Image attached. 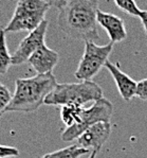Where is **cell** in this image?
Instances as JSON below:
<instances>
[{"label":"cell","mask_w":147,"mask_h":158,"mask_svg":"<svg viewBox=\"0 0 147 158\" xmlns=\"http://www.w3.org/2000/svg\"><path fill=\"white\" fill-rule=\"evenodd\" d=\"M96 19H97V23H100V26L106 30L112 44L121 43L124 40H126L127 32L125 23L120 17L98 10Z\"/></svg>","instance_id":"9"},{"label":"cell","mask_w":147,"mask_h":158,"mask_svg":"<svg viewBox=\"0 0 147 158\" xmlns=\"http://www.w3.org/2000/svg\"><path fill=\"white\" fill-rule=\"evenodd\" d=\"M57 85L52 72L16 80V88L6 111L32 113L45 103L46 98Z\"/></svg>","instance_id":"2"},{"label":"cell","mask_w":147,"mask_h":158,"mask_svg":"<svg viewBox=\"0 0 147 158\" xmlns=\"http://www.w3.org/2000/svg\"><path fill=\"white\" fill-rule=\"evenodd\" d=\"M98 0H68L59 9L57 16L58 28L74 40H96Z\"/></svg>","instance_id":"1"},{"label":"cell","mask_w":147,"mask_h":158,"mask_svg":"<svg viewBox=\"0 0 147 158\" xmlns=\"http://www.w3.org/2000/svg\"><path fill=\"white\" fill-rule=\"evenodd\" d=\"M50 4L45 0H18L13 17L4 28L6 33L32 32L45 20Z\"/></svg>","instance_id":"4"},{"label":"cell","mask_w":147,"mask_h":158,"mask_svg":"<svg viewBox=\"0 0 147 158\" xmlns=\"http://www.w3.org/2000/svg\"><path fill=\"white\" fill-rule=\"evenodd\" d=\"M98 152H96V151H94V152H91L90 156H89L88 158H96V154H97Z\"/></svg>","instance_id":"21"},{"label":"cell","mask_w":147,"mask_h":158,"mask_svg":"<svg viewBox=\"0 0 147 158\" xmlns=\"http://www.w3.org/2000/svg\"><path fill=\"white\" fill-rule=\"evenodd\" d=\"M139 17H140V19H141L142 25H143V28H144V31H145V34L147 35V11H142Z\"/></svg>","instance_id":"20"},{"label":"cell","mask_w":147,"mask_h":158,"mask_svg":"<svg viewBox=\"0 0 147 158\" xmlns=\"http://www.w3.org/2000/svg\"><path fill=\"white\" fill-rule=\"evenodd\" d=\"M105 67L107 68L110 71V73H111L113 80H114L115 84H117V89H119L120 94H121V97L123 98V100H125V101L131 100V99L136 96L138 82L133 81L129 75H127L126 73L121 71V69H120L117 65H113L109 60L106 63Z\"/></svg>","instance_id":"11"},{"label":"cell","mask_w":147,"mask_h":158,"mask_svg":"<svg viewBox=\"0 0 147 158\" xmlns=\"http://www.w3.org/2000/svg\"><path fill=\"white\" fill-rule=\"evenodd\" d=\"M114 3L121 11L132 17H139L142 12L134 0H114Z\"/></svg>","instance_id":"15"},{"label":"cell","mask_w":147,"mask_h":158,"mask_svg":"<svg viewBox=\"0 0 147 158\" xmlns=\"http://www.w3.org/2000/svg\"><path fill=\"white\" fill-rule=\"evenodd\" d=\"M19 155V151L16 148L8 147V145H0V158L15 157Z\"/></svg>","instance_id":"17"},{"label":"cell","mask_w":147,"mask_h":158,"mask_svg":"<svg viewBox=\"0 0 147 158\" xmlns=\"http://www.w3.org/2000/svg\"><path fill=\"white\" fill-rule=\"evenodd\" d=\"M12 65V55L10 54L4 29H0V74H6Z\"/></svg>","instance_id":"14"},{"label":"cell","mask_w":147,"mask_h":158,"mask_svg":"<svg viewBox=\"0 0 147 158\" xmlns=\"http://www.w3.org/2000/svg\"><path fill=\"white\" fill-rule=\"evenodd\" d=\"M46 2L50 4L51 6H55V8H58L61 9L62 6H64L66 4V2L68 0H45Z\"/></svg>","instance_id":"19"},{"label":"cell","mask_w":147,"mask_h":158,"mask_svg":"<svg viewBox=\"0 0 147 158\" xmlns=\"http://www.w3.org/2000/svg\"><path fill=\"white\" fill-rule=\"evenodd\" d=\"M48 25H49V23L45 19L35 30L29 33V35L21 40L17 50L12 55V65L17 66V65H20L25 62H28L29 58L35 51L45 46V38Z\"/></svg>","instance_id":"7"},{"label":"cell","mask_w":147,"mask_h":158,"mask_svg":"<svg viewBox=\"0 0 147 158\" xmlns=\"http://www.w3.org/2000/svg\"><path fill=\"white\" fill-rule=\"evenodd\" d=\"M58 53L45 45L37 51H35L28 62L37 72V74H45L52 72L53 68L56 66L58 62Z\"/></svg>","instance_id":"10"},{"label":"cell","mask_w":147,"mask_h":158,"mask_svg":"<svg viewBox=\"0 0 147 158\" xmlns=\"http://www.w3.org/2000/svg\"><path fill=\"white\" fill-rule=\"evenodd\" d=\"M88 153H90L88 150L78 147L77 144H74L58 151H55V152L48 153L40 158H79L83 155L88 154Z\"/></svg>","instance_id":"12"},{"label":"cell","mask_w":147,"mask_h":158,"mask_svg":"<svg viewBox=\"0 0 147 158\" xmlns=\"http://www.w3.org/2000/svg\"><path fill=\"white\" fill-rule=\"evenodd\" d=\"M103 98V90L92 81L81 83L57 84L48 94L45 103L47 105H77L83 106L88 102H95Z\"/></svg>","instance_id":"3"},{"label":"cell","mask_w":147,"mask_h":158,"mask_svg":"<svg viewBox=\"0 0 147 158\" xmlns=\"http://www.w3.org/2000/svg\"><path fill=\"white\" fill-rule=\"evenodd\" d=\"M112 47V43L105 46H97L92 40L85 42L84 54L74 73L76 79L81 81H91L108 62Z\"/></svg>","instance_id":"6"},{"label":"cell","mask_w":147,"mask_h":158,"mask_svg":"<svg viewBox=\"0 0 147 158\" xmlns=\"http://www.w3.org/2000/svg\"><path fill=\"white\" fill-rule=\"evenodd\" d=\"M111 133L110 122H98L91 125L77 138V145L89 152H100Z\"/></svg>","instance_id":"8"},{"label":"cell","mask_w":147,"mask_h":158,"mask_svg":"<svg viewBox=\"0 0 147 158\" xmlns=\"http://www.w3.org/2000/svg\"><path fill=\"white\" fill-rule=\"evenodd\" d=\"M113 114V105L107 99L102 98L93 102L89 108H83L81 120L77 124L67 127L62 133V140L65 142L73 141L77 139L87 128L98 122H110Z\"/></svg>","instance_id":"5"},{"label":"cell","mask_w":147,"mask_h":158,"mask_svg":"<svg viewBox=\"0 0 147 158\" xmlns=\"http://www.w3.org/2000/svg\"><path fill=\"white\" fill-rule=\"evenodd\" d=\"M84 107L77 105H64L61 109V118L67 127L77 124L81 120V114Z\"/></svg>","instance_id":"13"},{"label":"cell","mask_w":147,"mask_h":158,"mask_svg":"<svg viewBox=\"0 0 147 158\" xmlns=\"http://www.w3.org/2000/svg\"><path fill=\"white\" fill-rule=\"evenodd\" d=\"M12 100V94L9 88L0 82V117L6 113V109Z\"/></svg>","instance_id":"16"},{"label":"cell","mask_w":147,"mask_h":158,"mask_svg":"<svg viewBox=\"0 0 147 158\" xmlns=\"http://www.w3.org/2000/svg\"><path fill=\"white\" fill-rule=\"evenodd\" d=\"M136 96L143 101H147V79L138 82Z\"/></svg>","instance_id":"18"}]
</instances>
